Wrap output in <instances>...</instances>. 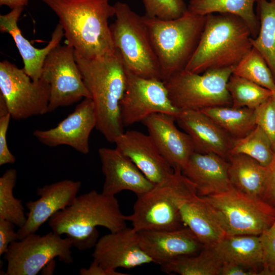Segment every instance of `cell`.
<instances>
[{"instance_id":"cell-1","label":"cell","mask_w":275,"mask_h":275,"mask_svg":"<svg viewBox=\"0 0 275 275\" xmlns=\"http://www.w3.org/2000/svg\"><path fill=\"white\" fill-rule=\"evenodd\" d=\"M109 0H42L58 16L67 44L74 53L92 59L114 53L109 19L115 15Z\"/></svg>"},{"instance_id":"cell-18","label":"cell","mask_w":275,"mask_h":275,"mask_svg":"<svg viewBox=\"0 0 275 275\" xmlns=\"http://www.w3.org/2000/svg\"><path fill=\"white\" fill-rule=\"evenodd\" d=\"M175 121V116L159 113L151 115L142 123L173 170L181 171L195 149L189 135L178 129Z\"/></svg>"},{"instance_id":"cell-25","label":"cell","mask_w":275,"mask_h":275,"mask_svg":"<svg viewBox=\"0 0 275 275\" xmlns=\"http://www.w3.org/2000/svg\"><path fill=\"white\" fill-rule=\"evenodd\" d=\"M224 262L238 264L255 270L263 265V252L259 235H226L213 245Z\"/></svg>"},{"instance_id":"cell-46","label":"cell","mask_w":275,"mask_h":275,"mask_svg":"<svg viewBox=\"0 0 275 275\" xmlns=\"http://www.w3.org/2000/svg\"><path fill=\"white\" fill-rule=\"evenodd\" d=\"M272 96H273V98L274 99V101H275V92L273 93Z\"/></svg>"},{"instance_id":"cell-13","label":"cell","mask_w":275,"mask_h":275,"mask_svg":"<svg viewBox=\"0 0 275 275\" xmlns=\"http://www.w3.org/2000/svg\"><path fill=\"white\" fill-rule=\"evenodd\" d=\"M126 88L120 104L124 127L142 122L155 113H164L176 118L180 111L172 104L163 81L141 77L126 69Z\"/></svg>"},{"instance_id":"cell-33","label":"cell","mask_w":275,"mask_h":275,"mask_svg":"<svg viewBox=\"0 0 275 275\" xmlns=\"http://www.w3.org/2000/svg\"><path fill=\"white\" fill-rule=\"evenodd\" d=\"M17 177L15 169L6 170L0 177V219L11 222L20 228L25 224L26 216L21 200L13 195Z\"/></svg>"},{"instance_id":"cell-16","label":"cell","mask_w":275,"mask_h":275,"mask_svg":"<svg viewBox=\"0 0 275 275\" xmlns=\"http://www.w3.org/2000/svg\"><path fill=\"white\" fill-rule=\"evenodd\" d=\"M81 186L80 181L65 179L38 187L39 198L25 203L29 212L25 224L17 231L18 240L36 233L56 212L71 205Z\"/></svg>"},{"instance_id":"cell-32","label":"cell","mask_w":275,"mask_h":275,"mask_svg":"<svg viewBox=\"0 0 275 275\" xmlns=\"http://www.w3.org/2000/svg\"><path fill=\"white\" fill-rule=\"evenodd\" d=\"M274 153L269 138L259 126L256 125L245 136L233 139L229 155L245 154L267 167L271 161Z\"/></svg>"},{"instance_id":"cell-19","label":"cell","mask_w":275,"mask_h":275,"mask_svg":"<svg viewBox=\"0 0 275 275\" xmlns=\"http://www.w3.org/2000/svg\"><path fill=\"white\" fill-rule=\"evenodd\" d=\"M114 143L116 148L128 157L154 185L174 172L149 134L128 130L117 137Z\"/></svg>"},{"instance_id":"cell-27","label":"cell","mask_w":275,"mask_h":275,"mask_svg":"<svg viewBox=\"0 0 275 275\" xmlns=\"http://www.w3.org/2000/svg\"><path fill=\"white\" fill-rule=\"evenodd\" d=\"M258 0H190L187 10L194 14L206 16L213 13H228L241 18L249 28L252 38L259 32L260 21L254 6Z\"/></svg>"},{"instance_id":"cell-2","label":"cell","mask_w":275,"mask_h":275,"mask_svg":"<svg viewBox=\"0 0 275 275\" xmlns=\"http://www.w3.org/2000/svg\"><path fill=\"white\" fill-rule=\"evenodd\" d=\"M75 54L96 116V129L110 143L124 131L120 102L126 85V68L119 52L88 59Z\"/></svg>"},{"instance_id":"cell-4","label":"cell","mask_w":275,"mask_h":275,"mask_svg":"<svg viewBox=\"0 0 275 275\" xmlns=\"http://www.w3.org/2000/svg\"><path fill=\"white\" fill-rule=\"evenodd\" d=\"M252 39L249 28L240 17L228 13L208 14L185 70L200 74L234 67L252 48Z\"/></svg>"},{"instance_id":"cell-21","label":"cell","mask_w":275,"mask_h":275,"mask_svg":"<svg viewBox=\"0 0 275 275\" xmlns=\"http://www.w3.org/2000/svg\"><path fill=\"white\" fill-rule=\"evenodd\" d=\"M226 159L214 153L194 152L181 172L195 185L199 196L222 193L233 188Z\"/></svg>"},{"instance_id":"cell-20","label":"cell","mask_w":275,"mask_h":275,"mask_svg":"<svg viewBox=\"0 0 275 275\" xmlns=\"http://www.w3.org/2000/svg\"><path fill=\"white\" fill-rule=\"evenodd\" d=\"M138 232L141 248L153 263L160 266L179 257L197 254L204 247L186 227Z\"/></svg>"},{"instance_id":"cell-12","label":"cell","mask_w":275,"mask_h":275,"mask_svg":"<svg viewBox=\"0 0 275 275\" xmlns=\"http://www.w3.org/2000/svg\"><path fill=\"white\" fill-rule=\"evenodd\" d=\"M50 86L48 112L91 98L75 59L74 49L59 45L46 58L41 77Z\"/></svg>"},{"instance_id":"cell-8","label":"cell","mask_w":275,"mask_h":275,"mask_svg":"<svg viewBox=\"0 0 275 275\" xmlns=\"http://www.w3.org/2000/svg\"><path fill=\"white\" fill-rule=\"evenodd\" d=\"M234 67L196 73L182 70L163 81L173 105L180 111L231 106L227 84Z\"/></svg>"},{"instance_id":"cell-7","label":"cell","mask_w":275,"mask_h":275,"mask_svg":"<svg viewBox=\"0 0 275 275\" xmlns=\"http://www.w3.org/2000/svg\"><path fill=\"white\" fill-rule=\"evenodd\" d=\"M114 6L116 19L110 27L125 68L141 77L161 80L159 62L142 16L125 3L117 2Z\"/></svg>"},{"instance_id":"cell-38","label":"cell","mask_w":275,"mask_h":275,"mask_svg":"<svg viewBox=\"0 0 275 275\" xmlns=\"http://www.w3.org/2000/svg\"><path fill=\"white\" fill-rule=\"evenodd\" d=\"M11 117L10 114L0 117V166L13 164L16 161L15 156L9 150L7 141V134Z\"/></svg>"},{"instance_id":"cell-31","label":"cell","mask_w":275,"mask_h":275,"mask_svg":"<svg viewBox=\"0 0 275 275\" xmlns=\"http://www.w3.org/2000/svg\"><path fill=\"white\" fill-rule=\"evenodd\" d=\"M227 88L232 101V106L255 109L270 98L273 92L234 74L230 76Z\"/></svg>"},{"instance_id":"cell-45","label":"cell","mask_w":275,"mask_h":275,"mask_svg":"<svg viewBox=\"0 0 275 275\" xmlns=\"http://www.w3.org/2000/svg\"><path fill=\"white\" fill-rule=\"evenodd\" d=\"M9 114L7 104L3 97L0 94V117Z\"/></svg>"},{"instance_id":"cell-43","label":"cell","mask_w":275,"mask_h":275,"mask_svg":"<svg viewBox=\"0 0 275 275\" xmlns=\"http://www.w3.org/2000/svg\"><path fill=\"white\" fill-rule=\"evenodd\" d=\"M28 2L29 0H0V5H5L12 10L17 7H23L28 5Z\"/></svg>"},{"instance_id":"cell-17","label":"cell","mask_w":275,"mask_h":275,"mask_svg":"<svg viewBox=\"0 0 275 275\" xmlns=\"http://www.w3.org/2000/svg\"><path fill=\"white\" fill-rule=\"evenodd\" d=\"M98 152L104 176L102 194L115 196L123 190H129L138 196L154 186L135 164L116 148L102 147Z\"/></svg>"},{"instance_id":"cell-44","label":"cell","mask_w":275,"mask_h":275,"mask_svg":"<svg viewBox=\"0 0 275 275\" xmlns=\"http://www.w3.org/2000/svg\"><path fill=\"white\" fill-rule=\"evenodd\" d=\"M56 267V261L54 259L49 261L42 269V274H52Z\"/></svg>"},{"instance_id":"cell-37","label":"cell","mask_w":275,"mask_h":275,"mask_svg":"<svg viewBox=\"0 0 275 275\" xmlns=\"http://www.w3.org/2000/svg\"><path fill=\"white\" fill-rule=\"evenodd\" d=\"M259 238L263 252V265L260 274L272 275L275 271V221L259 235Z\"/></svg>"},{"instance_id":"cell-22","label":"cell","mask_w":275,"mask_h":275,"mask_svg":"<svg viewBox=\"0 0 275 275\" xmlns=\"http://www.w3.org/2000/svg\"><path fill=\"white\" fill-rule=\"evenodd\" d=\"M176 121L190 137L195 152L227 158L233 139L206 114L201 111H180Z\"/></svg>"},{"instance_id":"cell-15","label":"cell","mask_w":275,"mask_h":275,"mask_svg":"<svg viewBox=\"0 0 275 275\" xmlns=\"http://www.w3.org/2000/svg\"><path fill=\"white\" fill-rule=\"evenodd\" d=\"M93 261L104 268L130 269L153 263L140 243L138 232L127 227L98 239L92 255Z\"/></svg>"},{"instance_id":"cell-47","label":"cell","mask_w":275,"mask_h":275,"mask_svg":"<svg viewBox=\"0 0 275 275\" xmlns=\"http://www.w3.org/2000/svg\"><path fill=\"white\" fill-rule=\"evenodd\" d=\"M272 275H275V271L273 272Z\"/></svg>"},{"instance_id":"cell-28","label":"cell","mask_w":275,"mask_h":275,"mask_svg":"<svg viewBox=\"0 0 275 275\" xmlns=\"http://www.w3.org/2000/svg\"><path fill=\"white\" fill-rule=\"evenodd\" d=\"M232 139L243 138L256 126L254 109L218 106L201 111Z\"/></svg>"},{"instance_id":"cell-29","label":"cell","mask_w":275,"mask_h":275,"mask_svg":"<svg viewBox=\"0 0 275 275\" xmlns=\"http://www.w3.org/2000/svg\"><path fill=\"white\" fill-rule=\"evenodd\" d=\"M223 264L212 246H204L198 254L176 258L160 265V269L169 274L220 275Z\"/></svg>"},{"instance_id":"cell-34","label":"cell","mask_w":275,"mask_h":275,"mask_svg":"<svg viewBox=\"0 0 275 275\" xmlns=\"http://www.w3.org/2000/svg\"><path fill=\"white\" fill-rule=\"evenodd\" d=\"M233 74L275 92L271 71L262 55L254 47L234 66Z\"/></svg>"},{"instance_id":"cell-42","label":"cell","mask_w":275,"mask_h":275,"mask_svg":"<svg viewBox=\"0 0 275 275\" xmlns=\"http://www.w3.org/2000/svg\"><path fill=\"white\" fill-rule=\"evenodd\" d=\"M81 275H126L128 274L115 270H107L96 262L93 261L88 268H82L79 270Z\"/></svg>"},{"instance_id":"cell-40","label":"cell","mask_w":275,"mask_h":275,"mask_svg":"<svg viewBox=\"0 0 275 275\" xmlns=\"http://www.w3.org/2000/svg\"><path fill=\"white\" fill-rule=\"evenodd\" d=\"M262 199L275 207V150L271 161L267 166V176Z\"/></svg>"},{"instance_id":"cell-23","label":"cell","mask_w":275,"mask_h":275,"mask_svg":"<svg viewBox=\"0 0 275 275\" xmlns=\"http://www.w3.org/2000/svg\"><path fill=\"white\" fill-rule=\"evenodd\" d=\"M23 9L22 7H17L6 14L1 15L0 31L11 36L23 60V70L32 80H38L41 77L46 58L60 44L64 36V31L58 23L51 34L48 44L43 48H36L24 37L17 24Z\"/></svg>"},{"instance_id":"cell-41","label":"cell","mask_w":275,"mask_h":275,"mask_svg":"<svg viewBox=\"0 0 275 275\" xmlns=\"http://www.w3.org/2000/svg\"><path fill=\"white\" fill-rule=\"evenodd\" d=\"M259 272L254 269L241 265L228 262H224L220 275H257Z\"/></svg>"},{"instance_id":"cell-9","label":"cell","mask_w":275,"mask_h":275,"mask_svg":"<svg viewBox=\"0 0 275 275\" xmlns=\"http://www.w3.org/2000/svg\"><path fill=\"white\" fill-rule=\"evenodd\" d=\"M204 199L214 208L226 228L227 235H260L275 221V207L261 198L234 188Z\"/></svg>"},{"instance_id":"cell-24","label":"cell","mask_w":275,"mask_h":275,"mask_svg":"<svg viewBox=\"0 0 275 275\" xmlns=\"http://www.w3.org/2000/svg\"><path fill=\"white\" fill-rule=\"evenodd\" d=\"M182 222L204 246H211L227 235L225 225L214 208L196 194L180 206Z\"/></svg>"},{"instance_id":"cell-39","label":"cell","mask_w":275,"mask_h":275,"mask_svg":"<svg viewBox=\"0 0 275 275\" xmlns=\"http://www.w3.org/2000/svg\"><path fill=\"white\" fill-rule=\"evenodd\" d=\"M15 225L7 220L0 219V256L4 255L11 243L18 240Z\"/></svg>"},{"instance_id":"cell-6","label":"cell","mask_w":275,"mask_h":275,"mask_svg":"<svg viewBox=\"0 0 275 275\" xmlns=\"http://www.w3.org/2000/svg\"><path fill=\"white\" fill-rule=\"evenodd\" d=\"M157 56L163 81L185 69L195 52L204 29L206 16L187 10L170 20L142 16Z\"/></svg>"},{"instance_id":"cell-36","label":"cell","mask_w":275,"mask_h":275,"mask_svg":"<svg viewBox=\"0 0 275 275\" xmlns=\"http://www.w3.org/2000/svg\"><path fill=\"white\" fill-rule=\"evenodd\" d=\"M254 112L256 125L267 135L274 151L275 101L273 96L254 109Z\"/></svg>"},{"instance_id":"cell-11","label":"cell","mask_w":275,"mask_h":275,"mask_svg":"<svg viewBox=\"0 0 275 275\" xmlns=\"http://www.w3.org/2000/svg\"><path fill=\"white\" fill-rule=\"evenodd\" d=\"M0 94L16 120L48 113L49 84L42 78L33 80L23 69L5 60L0 63Z\"/></svg>"},{"instance_id":"cell-35","label":"cell","mask_w":275,"mask_h":275,"mask_svg":"<svg viewBox=\"0 0 275 275\" xmlns=\"http://www.w3.org/2000/svg\"><path fill=\"white\" fill-rule=\"evenodd\" d=\"M145 15L162 20L181 16L187 9L184 0H143Z\"/></svg>"},{"instance_id":"cell-3","label":"cell","mask_w":275,"mask_h":275,"mask_svg":"<svg viewBox=\"0 0 275 275\" xmlns=\"http://www.w3.org/2000/svg\"><path fill=\"white\" fill-rule=\"evenodd\" d=\"M125 215L115 196L92 190L77 196L72 203L48 220L52 231L65 234L80 251L94 247L98 240L97 226L115 232L127 227Z\"/></svg>"},{"instance_id":"cell-14","label":"cell","mask_w":275,"mask_h":275,"mask_svg":"<svg viewBox=\"0 0 275 275\" xmlns=\"http://www.w3.org/2000/svg\"><path fill=\"white\" fill-rule=\"evenodd\" d=\"M96 116L91 98H84L74 111L55 127L46 130H36L35 138L50 147L67 145L83 154L90 151L89 137L96 128Z\"/></svg>"},{"instance_id":"cell-5","label":"cell","mask_w":275,"mask_h":275,"mask_svg":"<svg viewBox=\"0 0 275 275\" xmlns=\"http://www.w3.org/2000/svg\"><path fill=\"white\" fill-rule=\"evenodd\" d=\"M197 194L195 185L181 172L174 171L146 193L137 196L132 213L125 215L136 231L173 230L184 225L180 206Z\"/></svg>"},{"instance_id":"cell-30","label":"cell","mask_w":275,"mask_h":275,"mask_svg":"<svg viewBox=\"0 0 275 275\" xmlns=\"http://www.w3.org/2000/svg\"><path fill=\"white\" fill-rule=\"evenodd\" d=\"M256 3L260 30L252 43L265 60L275 81V0H258Z\"/></svg>"},{"instance_id":"cell-26","label":"cell","mask_w":275,"mask_h":275,"mask_svg":"<svg viewBox=\"0 0 275 275\" xmlns=\"http://www.w3.org/2000/svg\"><path fill=\"white\" fill-rule=\"evenodd\" d=\"M229 176L235 189L262 199L267 176V167L243 154L229 155Z\"/></svg>"},{"instance_id":"cell-48","label":"cell","mask_w":275,"mask_h":275,"mask_svg":"<svg viewBox=\"0 0 275 275\" xmlns=\"http://www.w3.org/2000/svg\"></svg>"},{"instance_id":"cell-10","label":"cell","mask_w":275,"mask_h":275,"mask_svg":"<svg viewBox=\"0 0 275 275\" xmlns=\"http://www.w3.org/2000/svg\"><path fill=\"white\" fill-rule=\"evenodd\" d=\"M73 243L53 231L44 235L36 233L11 243L4 258L7 262L6 275H36L54 258L65 264L73 262Z\"/></svg>"}]
</instances>
